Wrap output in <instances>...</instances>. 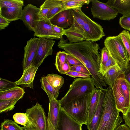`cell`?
<instances>
[{"mask_svg":"<svg viewBox=\"0 0 130 130\" xmlns=\"http://www.w3.org/2000/svg\"><path fill=\"white\" fill-rule=\"evenodd\" d=\"M58 46L78 59L87 68L96 88L100 89L104 86L106 87L100 73L101 55L99 51L98 44L86 40L71 43L65 40L62 36L58 42Z\"/></svg>","mask_w":130,"mask_h":130,"instance_id":"cell-1","label":"cell"},{"mask_svg":"<svg viewBox=\"0 0 130 130\" xmlns=\"http://www.w3.org/2000/svg\"><path fill=\"white\" fill-rule=\"evenodd\" d=\"M117 108L112 89L107 88L102 114L97 130H115L120 125L122 118Z\"/></svg>","mask_w":130,"mask_h":130,"instance_id":"cell-2","label":"cell"},{"mask_svg":"<svg viewBox=\"0 0 130 130\" xmlns=\"http://www.w3.org/2000/svg\"><path fill=\"white\" fill-rule=\"evenodd\" d=\"M92 93L61 105V107L77 122L82 125L85 124L87 125Z\"/></svg>","mask_w":130,"mask_h":130,"instance_id":"cell-3","label":"cell"},{"mask_svg":"<svg viewBox=\"0 0 130 130\" xmlns=\"http://www.w3.org/2000/svg\"><path fill=\"white\" fill-rule=\"evenodd\" d=\"M104 45L110 55L124 71L130 60L119 35L107 37L104 40Z\"/></svg>","mask_w":130,"mask_h":130,"instance_id":"cell-4","label":"cell"},{"mask_svg":"<svg viewBox=\"0 0 130 130\" xmlns=\"http://www.w3.org/2000/svg\"><path fill=\"white\" fill-rule=\"evenodd\" d=\"M94 86L92 78H76L64 96L59 100L60 105L91 94L95 89Z\"/></svg>","mask_w":130,"mask_h":130,"instance_id":"cell-5","label":"cell"},{"mask_svg":"<svg viewBox=\"0 0 130 130\" xmlns=\"http://www.w3.org/2000/svg\"><path fill=\"white\" fill-rule=\"evenodd\" d=\"M26 112L28 119L23 127L24 130H48L47 117L44 108L38 103L27 108Z\"/></svg>","mask_w":130,"mask_h":130,"instance_id":"cell-6","label":"cell"},{"mask_svg":"<svg viewBox=\"0 0 130 130\" xmlns=\"http://www.w3.org/2000/svg\"><path fill=\"white\" fill-rule=\"evenodd\" d=\"M91 8L92 15L94 18L103 20L109 21L116 18L118 14L117 11L106 4L97 0H91Z\"/></svg>","mask_w":130,"mask_h":130,"instance_id":"cell-7","label":"cell"},{"mask_svg":"<svg viewBox=\"0 0 130 130\" xmlns=\"http://www.w3.org/2000/svg\"><path fill=\"white\" fill-rule=\"evenodd\" d=\"M36 54L32 63L33 65L39 67L47 57L52 55L53 47L55 42L53 39L39 37Z\"/></svg>","mask_w":130,"mask_h":130,"instance_id":"cell-8","label":"cell"},{"mask_svg":"<svg viewBox=\"0 0 130 130\" xmlns=\"http://www.w3.org/2000/svg\"><path fill=\"white\" fill-rule=\"evenodd\" d=\"M40 8L31 4L26 6L23 10L20 19L29 29L35 31L40 19L38 14Z\"/></svg>","mask_w":130,"mask_h":130,"instance_id":"cell-9","label":"cell"},{"mask_svg":"<svg viewBox=\"0 0 130 130\" xmlns=\"http://www.w3.org/2000/svg\"><path fill=\"white\" fill-rule=\"evenodd\" d=\"M83 28L86 38V41L95 42L99 41L105 36L102 26L88 16Z\"/></svg>","mask_w":130,"mask_h":130,"instance_id":"cell-10","label":"cell"},{"mask_svg":"<svg viewBox=\"0 0 130 130\" xmlns=\"http://www.w3.org/2000/svg\"><path fill=\"white\" fill-rule=\"evenodd\" d=\"M39 41V38L34 37L28 41L24 47V53L22 62L24 71L32 63L35 57Z\"/></svg>","mask_w":130,"mask_h":130,"instance_id":"cell-11","label":"cell"},{"mask_svg":"<svg viewBox=\"0 0 130 130\" xmlns=\"http://www.w3.org/2000/svg\"><path fill=\"white\" fill-rule=\"evenodd\" d=\"M52 25L50 20L40 21L34 32V36L53 40L60 39L61 38L54 31Z\"/></svg>","mask_w":130,"mask_h":130,"instance_id":"cell-12","label":"cell"},{"mask_svg":"<svg viewBox=\"0 0 130 130\" xmlns=\"http://www.w3.org/2000/svg\"><path fill=\"white\" fill-rule=\"evenodd\" d=\"M82 125L71 117L61 107L57 128L58 130H82Z\"/></svg>","mask_w":130,"mask_h":130,"instance_id":"cell-13","label":"cell"},{"mask_svg":"<svg viewBox=\"0 0 130 130\" xmlns=\"http://www.w3.org/2000/svg\"><path fill=\"white\" fill-rule=\"evenodd\" d=\"M50 21L52 25L63 29L70 27L73 23L72 10L62 11L51 18Z\"/></svg>","mask_w":130,"mask_h":130,"instance_id":"cell-14","label":"cell"},{"mask_svg":"<svg viewBox=\"0 0 130 130\" xmlns=\"http://www.w3.org/2000/svg\"><path fill=\"white\" fill-rule=\"evenodd\" d=\"M100 89L99 101L92 121L87 126L88 130H97L102 114L104 101L107 88L105 89L103 88Z\"/></svg>","mask_w":130,"mask_h":130,"instance_id":"cell-15","label":"cell"},{"mask_svg":"<svg viewBox=\"0 0 130 130\" xmlns=\"http://www.w3.org/2000/svg\"><path fill=\"white\" fill-rule=\"evenodd\" d=\"M112 89L116 107L120 112L125 114L130 105L128 104L121 92L118 78L116 80Z\"/></svg>","mask_w":130,"mask_h":130,"instance_id":"cell-16","label":"cell"},{"mask_svg":"<svg viewBox=\"0 0 130 130\" xmlns=\"http://www.w3.org/2000/svg\"><path fill=\"white\" fill-rule=\"evenodd\" d=\"M38 67L31 64L23 71L21 78L15 82L17 85H21L23 88L29 87L33 89V81Z\"/></svg>","mask_w":130,"mask_h":130,"instance_id":"cell-17","label":"cell"},{"mask_svg":"<svg viewBox=\"0 0 130 130\" xmlns=\"http://www.w3.org/2000/svg\"><path fill=\"white\" fill-rule=\"evenodd\" d=\"M48 98L49 104L47 118L54 126L57 128L61 108L60 102L59 100H57L52 96Z\"/></svg>","mask_w":130,"mask_h":130,"instance_id":"cell-18","label":"cell"},{"mask_svg":"<svg viewBox=\"0 0 130 130\" xmlns=\"http://www.w3.org/2000/svg\"><path fill=\"white\" fill-rule=\"evenodd\" d=\"M64 35L66 36L69 42L71 43H77L86 40L83 29L73 23L68 28L64 29Z\"/></svg>","mask_w":130,"mask_h":130,"instance_id":"cell-19","label":"cell"},{"mask_svg":"<svg viewBox=\"0 0 130 130\" xmlns=\"http://www.w3.org/2000/svg\"><path fill=\"white\" fill-rule=\"evenodd\" d=\"M23 6L0 8V15L10 22L20 19Z\"/></svg>","mask_w":130,"mask_h":130,"instance_id":"cell-20","label":"cell"},{"mask_svg":"<svg viewBox=\"0 0 130 130\" xmlns=\"http://www.w3.org/2000/svg\"><path fill=\"white\" fill-rule=\"evenodd\" d=\"M124 72L116 63L110 68L107 71L103 77L106 84L112 89L117 78Z\"/></svg>","mask_w":130,"mask_h":130,"instance_id":"cell-21","label":"cell"},{"mask_svg":"<svg viewBox=\"0 0 130 130\" xmlns=\"http://www.w3.org/2000/svg\"><path fill=\"white\" fill-rule=\"evenodd\" d=\"M41 6L50 9L46 17L49 20L59 12L65 10L62 0H46Z\"/></svg>","mask_w":130,"mask_h":130,"instance_id":"cell-22","label":"cell"},{"mask_svg":"<svg viewBox=\"0 0 130 130\" xmlns=\"http://www.w3.org/2000/svg\"><path fill=\"white\" fill-rule=\"evenodd\" d=\"M105 3L122 16L130 13V0H109Z\"/></svg>","mask_w":130,"mask_h":130,"instance_id":"cell-23","label":"cell"},{"mask_svg":"<svg viewBox=\"0 0 130 130\" xmlns=\"http://www.w3.org/2000/svg\"><path fill=\"white\" fill-rule=\"evenodd\" d=\"M25 92L24 89L17 86L9 90L0 92V101L22 98Z\"/></svg>","mask_w":130,"mask_h":130,"instance_id":"cell-24","label":"cell"},{"mask_svg":"<svg viewBox=\"0 0 130 130\" xmlns=\"http://www.w3.org/2000/svg\"><path fill=\"white\" fill-rule=\"evenodd\" d=\"M101 90L95 89L92 93L90 103L87 120V125L91 122L99 101Z\"/></svg>","mask_w":130,"mask_h":130,"instance_id":"cell-25","label":"cell"},{"mask_svg":"<svg viewBox=\"0 0 130 130\" xmlns=\"http://www.w3.org/2000/svg\"><path fill=\"white\" fill-rule=\"evenodd\" d=\"M45 77L54 89L58 91L64 83L63 77L57 74H48Z\"/></svg>","mask_w":130,"mask_h":130,"instance_id":"cell-26","label":"cell"},{"mask_svg":"<svg viewBox=\"0 0 130 130\" xmlns=\"http://www.w3.org/2000/svg\"><path fill=\"white\" fill-rule=\"evenodd\" d=\"M118 78L121 92L127 103L130 105V84L125 78L123 73Z\"/></svg>","mask_w":130,"mask_h":130,"instance_id":"cell-27","label":"cell"},{"mask_svg":"<svg viewBox=\"0 0 130 130\" xmlns=\"http://www.w3.org/2000/svg\"><path fill=\"white\" fill-rule=\"evenodd\" d=\"M72 10L73 19V23L83 29V26L87 16L82 11L81 8L72 9Z\"/></svg>","mask_w":130,"mask_h":130,"instance_id":"cell-28","label":"cell"},{"mask_svg":"<svg viewBox=\"0 0 130 130\" xmlns=\"http://www.w3.org/2000/svg\"><path fill=\"white\" fill-rule=\"evenodd\" d=\"M64 10H72L81 8L85 4H89V0H62Z\"/></svg>","mask_w":130,"mask_h":130,"instance_id":"cell-29","label":"cell"},{"mask_svg":"<svg viewBox=\"0 0 130 130\" xmlns=\"http://www.w3.org/2000/svg\"><path fill=\"white\" fill-rule=\"evenodd\" d=\"M41 88L47 94L48 98L52 96L57 99L59 95V91L54 89L45 77H42L40 80Z\"/></svg>","mask_w":130,"mask_h":130,"instance_id":"cell-30","label":"cell"},{"mask_svg":"<svg viewBox=\"0 0 130 130\" xmlns=\"http://www.w3.org/2000/svg\"><path fill=\"white\" fill-rule=\"evenodd\" d=\"M18 100L12 99L0 101V113L7 112L13 110Z\"/></svg>","mask_w":130,"mask_h":130,"instance_id":"cell-31","label":"cell"},{"mask_svg":"<svg viewBox=\"0 0 130 130\" xmlns=\"http://www.w3.org/2000/svg\"><path fill=\"white\" fill-rule=\"evenodd\" d=\"M1 130H24L15 122L11 120L6 119L2 122Z\"/></svg>","mask_w":130,"mask_h":130,"instance_id":"cell-32","label":"cell"},{"mask_svg":"<svg viewBox=\"0 0 130 130\" xmlns=\"http://www.w3.org/2000/svg\"><path fill=\"white\" fill-rule=\"evenodd\" d=\"M119 35L126 50L130 60V32L128 31L124 30Z\"/></svg>","mask_w":130,"mask_h":130,"instance_id":"cell-33","label":"cell"},{"mask_svg":"<svg viewBox=\"0 0 130 130\" xmlns=\"http://www.w3.org/2000/svg\"><path fill=\"white\" fill-rule=\"evenodd\" d=\"M67 54V53L64 51H59L56 54L55 65L56 69L59 72L63 64L66 61Z\"/></svg>","mask_w":130,"mask_h":130,"instance_id":"cell-34","label":"cell"},{"mask_svg":"<svg viewBox=\"0 0 130 130\" xmlns=\"http://www.w3.org/2000/svg\"><path fill=\"white\" fill-rule=\"evenodd\" d=\"M24 1L21 0H0V8L2 7H11L23 6Z\"/></svg>","mask_w":130,"mask_h":130,"instance_id":"cell-35","label":"cell"},{"mask_svg":"<svg viewBox=\"0 0 130 130\" xmlns=\"http://www.w3.org/2000/svg\"><path fill=\"white\" fill-rule=\"evenodd\" d=\"M14 122L18 124L24 126L28 120V115L26 112L22 113L18 112L15 113L13 116Z\"/></svg>","mask_w":130,"mask_h":130,"instance_id":"cell-36","label":"cell"},{"mask_svg":"<svg viewBox=\"0 0 130 130\" xmlns=\"http://www.w3.org/2000/svg\"><path fill=\"white\" fill-rule=\"evenodd\" d=\"M17 86L15 82L2 78H0V92L5 91Z\"/></svg>","mask_w":130,"mask_h":130,"instance_id":"cell-37","label":"cell"},{"mask_svg":"<svg viewBox=\"0 0 130 130\" xmlns=\"http://www.w3.org/2000/svg\"><path fill=\"white\" fill-rule=\"evenodd\" d=\"M119 23L122 28L130 31V13L120 17Z\"/></svg>","mask_w":130,"mask_h":130,"instance_id":"cell-38","label":"cell"},{"mask_svg":"<svg viewBox=\"0 0 130 130\" xmlns=\"http://www.w3.org/2000/svg\"><path fill=\"white\" fill-rule=\"evenodd\" d=\"M116 63L115 61L110 55L109 58L106 63L100 66V73L103 77L110 68L115 65Z\"/></svg>","mask_w":130,"mask_h":130,"instance_id":"cell-39","label":"cell"},{"mask_svg":"<svg viewBox=\"0 0 130 130\" xmlns=\"http://www.w3.org/2000/svg\"><path fill=\"white\" fill-rule=\"evenodd\" d=\"M66 61L71 66L72 65H84L78 59L68 53L66 57Z\"/></svg>","mask_w":130,"mask_h":130,"instance_id":"cell-40","label":"cell"},{"mask_svg":"<svg viewBox=\"0 0 130 130\" xmlns=\"http://www.w3.org/2000/svg\"><path fill=\"white\" fill-rule=\"evenodd\" d=\"M70 70L76 71L91 75L90 72L87 68L84 65L72 66L70 67Z\"/></svg>","mask_w":130,"mask_h":130,"instance_id":"cell-41","label":"cell"},{"mask_svg":"<svg viewBox=\"0 0 130 130\" xmlns=\"http://www.w3.org/2000/svg\"><path fill=\"white\" fill-rule=\"evenodd\" d=\"M101 66L104 64L107 61L109 58L110 55L108 51L105 47H103L101 50Z\"/></svg>","mask_w":130,"mask_h":130,"instance_id":"cell-42","label":"cell"},{"mask_svg":"<svg viewBox=\"0 0 130 130\" xmlns=\"http://www.w3.org/2000/svg\"><path fill=\"white\" fill-rule=\"evenodd\" d=\"M65 74L74 78L80 77L85 78H88L91 77L90 75L71 70L66 73Z\"/></svg>","mask_w":130,"mask_h":130,"instance_id":"cell-43","label":"cell"},{"mask_svg":"<svg viewBox=\"0 0 130 130\" xmlns=\"http://www.w3.org/2000/svg\"><path fill=\"white\" fill-rule=\"evenodd\" d=\"M40 10L38 14L40 20L47 19V15L50 11V9L47 7L40 6Z\"/></svg>","mask_w":130,"mask_h":130,"instance_id":"cell-44","label":"cell"},{"mask_svg":"<svg viewBox=\"0 0 130 130\" xmlns=\"http://www.w3.org/2000/svg\"><path fill=\"white\" fill-rule=\"evenodd\" d=\"M123 116L125 124L127 125L130 129V105L126 113L123 114Z\"/></svg>","mask_w":130,"mask_h":130,"instance_id":"cell-45","label":"cell"},{"mask_svg":"<svg viewBox=\"0 0 130 130\" xmlns=\"http://www.w3.org/2000/svg\"><path fill=\"white\" fill-rule=\"evenodd\" d=\"M10 22L0 15V30L4 29L8 26Z\"/></svg>","mask_w":130,"mask_h":130,"instance_id":"cell-46","label":"cell"},{"mask_svg":"<svg viewBox=\"0 0 130 130\" xmlns=\"http://www.w3.org/2000/svg\"><path fill=\"white\" fill-rule=\"evenodd\" d=\"M52 28L55 34L59 36L61 38L63 35H64L65 29L53 25Z\"/></svg>","mask_w":130,"mask_h":130,"instance_id":"cell-47","label":"cell"},{"mask_svg":"<svg viewBox=\"0 0 130 130\" xmlns=\"http://www.w3.org/2000/svg\"><path fill=\"white\" fill-rule=\"evenodd\" d=\"M71 66L66 61L61 67L59 72L61 74H65L70 71Z\"/></svg>","mask_w":130,"mask_h":130,"instance_id":"cell-48","label":"cell"},{"mask_svg":"<svg viewBox=\"0 0 130 130\" xmlns=\"http://www.w3.org/2000/svg\"><path fill=\"white\" fill-rule=\"evenodd\" d=\"M125 78L130 84V63H129L126 69L123 71Z\"/></svg>","mask_w":130,"mask_h":130,"instance_id":"cell-49","label":"cell"},{"mask_svg":"<svg viewBox=\"0 0 130 130\" xmlns=\"http://www.w3.org/2000/svg\"><path fill=\"white\" fill-rule=\"evenodd\" d=\"M115 130H130V129L125 124H124L120 125Z\"/></svg>","mask_w":130,"mask_h":130,"instance_id":"cell-50","label":"cell"},{"mask_svg":"<svg viewBox=\"0 0 130 130\" xmlns=\"http://www.w3.org/2000/svg\"><path fill=\"white\" fill-rule=\"evenodd\" d=\"M47 120L48 130H58L54 126L48 118H47Z\"/></svg>","mask_w":130,"mask_h":130,"instance_id":"cell-51","label":"cell"}]
</instances>
